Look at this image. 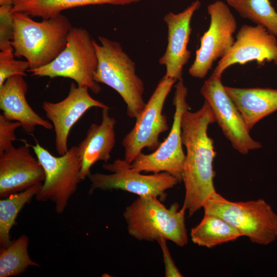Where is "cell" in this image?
<instances>
[{
    "label": "cell",
    "instance_id": "6da1fadb",
    "mask_svg": "<svg viewBox=\"0 0 277 277\" xmlns=\"http://www.w3.org/2000/svg\"><path fill=\"white\" fill-rule=\"evenodd\" d=\"M215 122L206 101L198 110H187L182 116V140L186 149L182 173L185 190L183 207L190 216L203 208L206 200L216 191L213 163L216 153L207 133L209 126Z\"/></svg>",
    "mask_w": 277,
    "mask_h": 277
},
{
    "label": "cell",
    "instance_id": "7a4b0ae2",
    "mask_svg": "<svg viewBox=\"0 0 277 277\" xmlns=\"http://www.w3.org/2000/svg\"><path fill=\"white\" fill-rule=\"evenodd\" d=\"M12 15L11 45L14 53L15 57L27 60L29 69L49 64L65 48L72 26L68 17L62 13L41 22L21 12H13Z\"/></svg>",
    "mask_w": 277,
    "mask_h": 277
},
{
    "label": "cell",
    "instance_id": "3957f363",
    "mask_svg": "<svg viewBox=\"0 0 277 277\" xmlns=\"http://www.w3.org/2000/svg\"><path fill=\"white\" fill-rule=\"evenodd\" d=\"M155 197L138 196L125 208L123 216L129 234L139 241H157L161 238L179 247L188 243L185 225L186 210L177 203L167 208Z\"/></svg>",
    "mask_w": 277,
    "mask_h": 277
},
{
    "label": "cell",
    "instance_id": "277c9868",
    "mask_svg": "<svg viewBox=\"0 0 277 277\" xmlns=\"http://www.w3.org/2000/svg\"><path fill=\"white\" fill-rule=\"evenodd\" d=\"M100 44L94 41L98 65L94 80L110 87L120 94L126 105V112L136 119L144 110V83L136 73L135 63L121 45L103 36Z\"/></svg>",
    "mask_w": 277,
    "mask_h": 277
},
{
    "label": "cell",
    "instance_id": "5b68a950",
    "mask_svg": "<svg viewBox=\"0 0 277 277\" xmlns=\"http://www.w3.org/2000/svg\"><path fill=\"white\" fill-rule=\"evenodd\" d=\"M203 208L204 213L222 218L252 243L267 245L277 238V214L263 199L233 202L215 191Z\"/></svg>",
    "mask_w": 277,
    "mask_h": 277
},
{
    "label": "cell",
    "instance_id": "8992f818",
    "mask_svg": "<svg viewBox=\"0 0 277 277\" xmlns=\"http://www.w3.org/2000/svg\"><path fill=\"white\" fill-rule=\"evenodd\" d=\"M94 41L86 29L72 27L65 48L53 61L27 71L34 76L69 78L78 86H86L98 94L102 88L94 78L98 65Z\"/></svg>",
    "mask_w": 277,
    "mask_h": 277
},
{
    "label": "cell",
    "instance_id": "52a82bcc",
    "mask_svg": "<svg viewBox=\"0 0 277 277\" xmlns=\"http://www.w3.org/2000/svg\"><path fill=\"white\" fill-rule=\"evenodd\" d=\"M31 146L45 173V180L35 196L36 200L51 201L56 213L62 214L82 181L78 146L71 147L59 157L54 156L37 142Z\"/></svg>",
    "mask_w": 277,
    "mask_h": 277
},
{
    "label": "cell",
    "instance_id": "ba28073f",
    "mask_svg": "<svg viewBox=\"0 0 277 277\" xmlns=\"http://www.w3.org/2000/svg\"><path fill=\"white\" fill-rule=\"evenodd\" d=\"M188 89L183 79L175 86L173 104L175 108L171 129L159 147L150 154L141 152L130 164V167L139 172L157 173L166 172L182 181L185 154L183 149L181 121L184 113L190 109L186 98Z\"/></svg>",
    "mask_w": 277,
    "mask_h": 277
},
{
    "label": "cell",
    "instance_id": "9c48e42d",
    "mask_svg": "<svg viewBox=\"0 0 277 277\" xmlns=\"http://www.w3.org/2000/svg\"><path fill=\"white\" fill-rule=\"evenodd\" d=\"M124 159H117L112 163H105L103 168L109 174L90 173L89 193L96 190H122L138 196L155 197L161 201L167 196L166 191L179 183V180L166 172L144 175L130 167Z\"/></svg>",
    "mask_w": 277,
    "mask_h": 277
},
{
    "label": "cell",
    "instance_id": "30bf717a",
    "mask_svg": "<svg viewBox=\"0 0 277 277\" xmlns=\"http://www.w3.org/2000/svg\"><path fill=\"white\" fill-rule=\"evenodd\" d=\"M176 82L164 76L136 118L133 128L124 137L121 144L124 149V159L128 163L130 164L144 148L154 151L160 145V134L169 129L167 117L163 110Z\"/></svg>",
    "mask_w": 277,
    "mask_h": 277
},
{
    "label": "cell",
    "instance_id": "8fae6325",
    "mask_svg": "<svg viewBox=\"0 0 277 277\" xmlns=\"http://www.w3.org/2000/svg\"><path fill=\"white\" fill-rule=\"evenodd\" d=\"M210 16L208 30L201 38L200 48L189 69V74L203 78L212 68L213 64L223 57L233 45L237 23L228 4L217 0L207 6Z\"/></svg>",
    "mask_w": 277,
    "mask_h": 277
},
{
    "label": "cell",
    "instance_id": "7c38bea8",
    "mask_svg": "<svg viewBox=\"0 0 277 277\" xmlns=\"http://www.w3.org/2000/svg\"><path fill=\"white\" fill-rule=\"evenodd\" d=\"M222 75L212 72L201 88L200 92L210 106L215 122L232 147L240 153L262 147L250 135L243 117L225 90Z\"/></svg>",
    "mask_w": 277,
    "mask_h": 277
},
{
    "label": "cell",
    "instance_id": "4fadbf2b",
    "mask_svg": "<svg viewBox=\"0 0 277 277\" xmlns=\"http://www.w3.org/2000/svg\"><path fill=\"white\" fill-rule=\"evenodd\" d=\"M86 86H80L72 82L68 95L58 102L45 101L42 108L47 118L53 126L55 132V146L60 155L68 150V140L73 125L90 108H109L107 105L93 98Z\"/></svg>",
    "mask_w": 277,
    "mask_h": 277
},
{
    "label": "cell",
    "instance_id": "5bb4252c",
    "mask_svg": "<svg viewBox=\"0 0 277 277\" xmlns=\"http://www.w3.org/2000/svg\"><path fill=\"white\" fill-rule=\"evenodd\" d=\"M252 61L260 65L265 62L277 64V39L262 26L245 24L240 27L233 45L213 72L222 75L232 65Z\"/></svg>",
    "mask_w": 277,
    "mask_h": 277
},
{
    "label": "cell",
    "instance_id": "9a60e30c",
    "mask_svg": "<svg viewBox=\"0 0 277 277\" xmlns=\"http://www.w3.org/2000/svg\"><path fill=\"white\" fill-rule=\"evenodd\" d=\"M30 147L25 143L0 154L1 199L44 181V170L36 156L31 153Z\"/></svg>",
    "mask_w": 277,
    "mask_h": 277
},
{
    "label": "cell",
    "instance_id": "2e32d148",
    "mask_svg": "<svg viewBox=\"0 0 277 277\" xmlns=\"http://www.w3.org/2000/svg\"><path fill=\"white\" fill-rule=\"evenodd\" d=\"M201 6L199 0L193 2L183 11L169 12L164 17L167 30V45L159 63L166 68L164 76L176 81L182 80L183 70L191 56L187 48L192 31L191 21L194 13Z\"/></svg>",
    "mask_w": 277,
    "mask_h": 277
},
{
    "label": "cell",
    "instance_id": "e0dca14e",
    "mask_svg": "<svg viewBox=\"0 0 277 277\" xmlns=\"http://www.w3.org/2000/svg\"><path fill=\"white\" fill-rule=\"evenodd\" d=\"M24 77H10L0 87L2 114L10 121L19 122L23 130L27 133L33 132L37 126L52 129V124L39 116L28 103L26 96L28 84Z\"/></svg>",
    "mask_w": 277,
    "mask_h": 277
},
{
    "label": "cell",
    "instance_id": "ac0fdd59",
    "mask_svg": "<svg viewBox=\"0 0 277 277\" xmlns=\"http://www.w3.org/2000/svg\"><path fill=\"white\" fill-rule=\"evenodd\" d=\"M115 119L109 114V108L102 109L100 124H92L85 138L79 144L82 160L81 179L84 180L91 173V167L98 161L108 163L115 144Z\"/></svg>",
    "mask_w": 277,
    "mask_h": 277
},
{
    "label": "cell",
    "instance_id": "d6986e66",
    "mask_svg": "<svg viewBox=\"0 0 277 277\" xmlns=\"http://www.w3.org/2000/svg\"><path fill=\"white\" fill-rule=\"evenodd\" d=\"M250 131L261 120L277 110V89L225 86Z\"/></svg>",
    "mask_w": 277,
    "mask_h": 277
},
{
    "label": "cell",
    "instance_id": "ffe728a7",
    "mask_svg": "<svg viewBox=\"0 0 277 277\" xmlns=\"http://www.w3.org/2000/svg\"><path fill=\"white\" fill-rule=\"evenodd\" d=\"M141 0H14L12 13L18 12L43 19L55 16L67 9L89 5L124 6Z\"/></svg>",
    "mask_w": 277,
    "mask_h": 277
},
{
    "label": "cell",
    "instance_id": "44dd1931",
    "mask_svg": "<svg viewBox=\"0 0 277 277\" xmlns=\"http://www.w3.org/2000/svg\"><path fill=\"white\" fill-rule=\"evenodd\" d=\"M190 236L195 244L211 248L235 241L242 235L219 216L204 213L201 221L191 229Z\"/></svg>",
    "mask_w": 277,
    "mask_h": 277
},
{
    "label": "cell",
    "instance_id": "7402d4cb",
    "mask_svg": "<svg viewBox=\"0 0 277 277\" xmlns=\"http://www.w3.org/2000/svg\"><path fill=\"white\" fill-rule=\"evenodd\" d=\"M43 183L34 185L22 191L13 193L0 200V246H8L11 243L10 231L15 224L18 213L41 189Z\"/></svg>",
    "mask_w": 277,
    "mask_h": 277
},
{
    "label": "cell",
    "instance_id": "603a6c76",
    "mask_svg": "<svg viewBox=\"0 0 277 277\" xmlns=\"http://www.w3.org/2000/svg\"><path fill=\"white\" fill-rule=\"evenodd\" d=\"M28 244V237L23 234L7 247L1 248L0 277L16 276L25 272L29 266H40L29 256Z\"/></svg>",
    "mask_w": 277,
    "mask_h": 277
},
{
    "label": "cell",
    "instance_id": "cb8c5ba5",
    "mask_svg": "<svg viewBox=\"0 0 277 277\" xmlns=\"http://www.w3.org/2000/svg\"><path fill=\"white\" fill-rule=\"evenodd\" d=\"M244 18L265 27L277 37V12L269 0H226Z\"/></svg>",
    "mask_w": 277,
    "mask_h": 277
},
{
    "label": "cell",
    "instance_id": "d4e9b609",
    "mask_svg": "<svg viewBox=\"0 0 277 277\" xmlns=\"http://www.w3.org/2000/svg\"><path fill=\"white\" fill-rule=\"evenodd\" d=\"M13 47L0 51V87L6 80L14 75L26 76V72L30 68L27 61L17 60L15 58Z\"/></svg>",
    "mask_w": 277,
    "mask_h": 277
},
{
    "label": "cell",
    "instance_id": "484cf974",
    "mask_svg": "<svg viewBox=\"0 0 277 277\" xmlns=\"http://www.w3.org/2000/svg\"><path fill=\"white\" fill-rule=\"evenodd\" d=\"M13 6H0V50L12 47L14 22Z\"/></svg>",
    "mask_w": 277,
    "mask_h": 277
},
{
    "label": "cell",
    "instance_id": "4316f807",
    "mask_svg": "<svg viewBox=\"0 0 277 277\" xmlns=\"http://www.w3.org/2000/svg\"><path fill=\"white\" fill-rule=\"evenodd\" d=\"M19 127V122L10 121L0 114V154L13 146L12 142L17 140L15 132Z\"/></svg>",
    "mask_w": 277,
    "mask_h": 277
},
{
    "label": "cell",
    "instance_id": "83f0119b",
    "mask_svg": "<svg viewBox=\"0 0 277 277\" xmlns=\"http://www.w3.org/2000/svg\"><path fill=\"white\" fill-rule=\"evenodd\" d=\"M166 240L161 238L157 242L161 248L165 265V276L166 277H182V274L175 265L166 243Z\"/></svg>",
    "mask_w": 277,
    "mask_h": 277
},
{
    "label": "cell",
    "instance_id": "f1b7e54d",
    "mask_svg": "<svg viewBox=\"0 0 277 277\" xmlns=\"http://www.w3.org/2000/svg\"><path fill=\"white\" fill-rule=\"evenodd\" d=\"M14 0H0V6H13Z\"/></svg>",
    "mask_w": 277,
    "mask_h": 277
}]
</instances>
